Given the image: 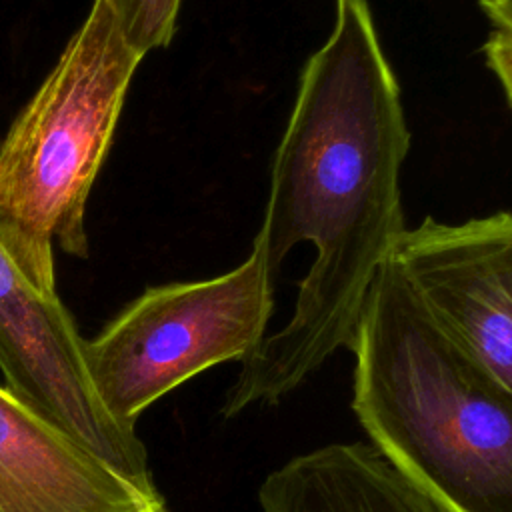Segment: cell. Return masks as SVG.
<instances>
[{
	"label": "cell",
	"instance_id": "cell-1",
	"mask_svg": "<svg viewBox=\"0 0 512 512\" xmlns=\"http://www.w3.org/2000/svg\"><path fill=\"white\" fill-rule=\"evenodd\" d=\"M410 130L368 0H334L326 42L308 56L270 166L252 240L276 278L288 252L314 260L292 316L242 360L222 414L274 404L338 348H352L370 284L406 232L400 170Z\"/></svg>",
	"mask_w": 512,
	"mask_h": 512
},
{
	"label": "cell",
	"instance_id": "cell-2",
	"mask_svg": "<svg viewBox=\"0 0 512 512\" xmlns=\"http://www.w3.org/2000/svg\"><path fill=\"white\" fill-rule=\"evenodd\" d=\"M350 350L352 408L374 448L448 512H512V392L450 338L394 258Z\"/></svg>",
	"mask_w": 512,
	"mask_h": 512
},
{
	"label": "cell",
	"instance_id": "cell-3",
	"mask_svg": "<svg viewBox=\"0 0 512 512\" xmlns=\"http://www.w3.org/2000/svg\"><path fill=\"white\" fill-rule=\"evenodd\" d=\"M140 60L94 0L0 146V242L42 292H56L54 246L88 256V194Z\"/></svg>",
	"mask_w": 512,
	"mask_h": 512
},
{
	"label": "cell",
	"instance_id": "cell-4",
	"mask_svg": "<svg viewBox=\"0 0 512 512\" xmlns=\"http://www.w3.org/2000/svg\"><path fill=\"white\" fill-rule=\"evenodd\" d=\"M276 278L258 250L206 280L152 286L96 338L84 340L90 380L126 428L192 376L248 358L266 336Z\"/></svg>",
	"mask_w": 512,
	"mask_h": 512
},
{
	"label": "cell",
	"instance_id": "cell-5",
	"mask_svg": "<svg viewBox=\"0 0 512 512\" xmlns=\"http://www.w3.org/2000/svg\"><path fill=\"white\" fill-rule=\"evenodd\" d=\"M0 370L6 388L42 418L152 490L148 454L90 380L84 338L58 294L42 292L0 242Z\"/></svg>",
	"mask_w": 512,
	"mask_h": 512
},
{
	"label": "cell",
	"instance_id": "cell-6",
	"mask_svg": "<svg viewBox=\"0 0 512 512\" xmlns=\"http://www.w3.org/2000/svg\"><path fill=\"white\" fill-rule=\"evenodd\" d=\"M392 258L450 338L512 392V212L460 224L428 216Z\"/></svg>",
	"mask_w": 512,
	"mask_h": 512
},
{
	"label": "cell",
	"instance_id": "cell-7",
	"mask_svg": "<svg viewBox=\"0 0 512 512\" xmlns=\"http://www.w3.org/2000/svg\"><path fill=\"white\" fill-rule=\"evenodd\" d=\"M0 512H170L0 386Z\"/></svg>",
	"mask_w": 512,
	"mask_h": 512
},
{
	"label": "cell",
	"instance_id": "cell-8",
	"mask_svg": "<svg viewBox=\"0 0 512 512\" xmlns=\"http://www.w3.org/2000/svg\"><path fill=\"white\" fill-rule=\"evenodd\" d=\"M262 512H448L374 446L328 444L270 472Z\"/></svg>",
	"mask_w": 512,
	"mask_h": 512
},
{
	"label": "cell",
	"instance_id": "cell-9",
	"mask_svg": "<svg viewBox=\"0 0 512 512\" xmlns=\"http://www.w3.org/2000/svg\"><path fill=\"white\" fill-rule=\"evenodd\" d=\"M124 42L138 54L166 48L176 32L182 0H104Z\"/></svg>",
	"mask_w": 512,
	"mask_h": 512
},
{
	"label": "cell",
	"instance_id": "cell-10",
	"mask_svg": "<svg viewBox=\"0 0 512 512\" xmlns=\"http://www.w3.org/2000/svg\"><path fill=\"white\" fill-rule=\"evenodd\" d=\"M482 54L486 66L500 82L504 96L512 108V36L492 28V32L482 44Z\"/></svg>",
	"mask_w": 512,
	"mask_h": 512
},
{
	"label": "cell",
	"instance_id": "cell-11",
	"mask_svg": "<svg viewBox=\"0 0 512 512\" xmlns=\"http://www.w3.org/2000/svg\"><path fill=\"white\" fill-rule=\"evenodd\" d=\"M478 6L496 30L512 36V0H478Z\"/></svg>",
	"mask_w": 512,
	"mask_h": 512
}]
</instances>
